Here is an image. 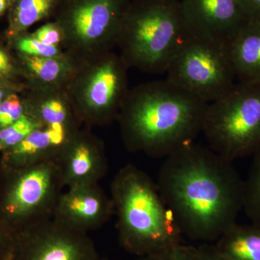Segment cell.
I'll list each match as a JSON object with an SVG mask.
<instances>
[{
  "instance_id": "2",
  "label": "cell",
  "mask_w": 260,
  "mask_h": 260,
  "mask_svg": "<svg viewBox=\"0 0 260 260\" xmlns=\"http://www.w3.org/2000/svg\"><path fill=\"white\" fill-rule=\"evenodd\" d=\"M208 104L167 79L140 86L126 95L119 114L126 148L167 158L194 143Z\"/></svg>"
},
{
  "instance_id": "22",
  "label": "cell",
  "mask_w": 260,
  "mask_h": 260,
  "mask_svg": "<svg viewBox=\"0 0 260 260\" xmlns=\"http://www.w3.org/2000/svg\"><path fill=\"white\" fill-rule=\"evenodd\" d=\"M25 114L21 101L15 94H10L0 106V129L11 125Z\"/></svg>"
},
{
  "instance_id": "28",
  "label": "cell",
  "mask_w": 260,
  "mask_h": 260,
  "mask_svg": "<svg viewBox=\"0 0 260 260\" xmlns=\"http://www.w3.org/2000/svg\"><path fill=\"white\" fill-rule=\"evenodd\" d=\"M198 260H225L215 245L204 244L198 248Z\"/></svg>"
},
{
  "instance_id": "14",
  "label": "cell",
  "mask_w": 260,
  "mask_h": 260,
  "mask_svg": "<svg viewBox=\"0 0 260 260\" xmlns=\"http://www.w3.org/2000/svg\"><path fill=\"white\" fill-rule=\"evenodd\" d=\"M75 134L72 125L62 124L34 130L19 144L1 153L0 169H20L58 158Z\"/></svg>"
},
{
  "instance_id": "19",
  "label": "cell",
  "mask_w": 260,
  "mask_h": 260,
  "mask_svg": "<svg viewBox=\"0 0 260 260\" xmlns=\"http://www.w3.org/2000/svg\"><path fill=\"white\" fill-rule=\"evenodd\" d=\"M42 126L35 118L26 113L11 125L0 129V153L19 144L34 130Z\"/></svg>"
},
{
  "instance_id": "8",
  "label": "cell",
  "mask_w": 260,
  "mask_h": 260,
  "mask_svg": "<svg viewBox=\"0 0 260 260\" xmlns=\"http://www.w3.org/2000/svg\"><path fill=\"white\" fill-rule=\"evenodd\" d=\"M88 233L52 218L15 236L10 260H99Z\"/></svg>"
},
{
  "instance_id": "7",
  "label": "cell",
  "mask_w": 260,
  "mask_h": 260,
  "mask_svg": "<svg viewBox=\"0 0 260 260\" xmlns=\"http://www.w3.org/2000/svg\"><path fill=\"white\" fill-rule=\"evenodd\" d=\"M167 73L169 81L207 104L225 95L237 80L227 45L191 36Z\"/></svg>"
},
{
  "instance_id": "4",
  "label": "cell",
  "mask_w": 260,
  "mask_h": 260,
  "mask_svg": "<svg viewBox=\"0 0 260 260\" xmlns=\"http://www.w3.org/2000/svg\"><path fill=\"white\" fill-rule=\"evenodd\" d=\"M190 37L179 0H142L126 10L118 42L126 64L160 73Z\"/></svg>"
},
{
  "instance_id": "27",
  "label": "cell",
  "mask_w": 260,
  "mask_h": 260,
  "mask_svg": "<svg viewBox=\"0 0 260 260\" xmlns=\"http://www.w3.org/2000/svg\"><path fill=\"white\" fill-rule=\"evenodd\" d=\"M249 20L260 21V0H239Z\"/></svg>"
},
{
  "instance_id": "25",
  "label": "cell",
  "mask_w": 260,
  "mask_h": 260,
  "mask_svg": "<svg viewBox=\"0 0 260 260\" xmlns=\"http://www.w3.org/2000/svg\"><path fill=\"white\" fill-rule=\"evenodd\" d=\"M32 37L43 44L55 47L61 41L59 30L52 25H44L34 32Z\"/></svg>"
},
{
  "instance_id": "29",
  "label": "cell",
  "mask_w": 260,
  "mask_h": 260,
  "mask_svg": "<svg viewBox=\"0 0 260 260\" xmlns=\"http://www.w3.org/2000/svg\"><path fill=\"white\" fill-rule=\"evenodd\" d=\"M13 65L10 56L0 48V78L8 76L13 71Z\"/></svg>"
},
{
  "instance_id": "1",
  "label": "cell",
  "mask_w": 260,
  "mask_h": 260,
  "mask_svg": "<svg viewBox=\"0 0 260 260\" xmlns=\"http://www.w3.org/2000/svg\"><path fill=\"white\" fill-rule=\"evenodd\" d=\"M243 185L232 161L194 142L165 158L157 182L182 234L201 242L218 240L237 223Z\"/></svg>"
},
{
  "instance_id": "17",
  "label": "cell",
  "mask_w": 260,
  "mask_h": 260,
  "mask_svg": "<svg viewBox=\"0 0 260 260\" xmlns=\"http://www.w3.org/2000/svg\"><path fill=\"white\" fill-rule=\"evenodd\" d=\"M252 157L250 170L243 185V210L251 223L260 225V150Z\"/></svg>"
},
{
  "instance_id": "16",
  "label": "cell",
  "mask_w": 260,
  "mask_h": 260,
  "mask_svg": "<svg viewBox=\"0 0 260 260\" xmlns=\"http://www.w3.org/2000/svg\"><path fill=\"white\" fill-rule=\"evenodd\" d=\"M215 246L225 260H260V225L236 223L220 236Z\"/></svg>"
},
{
  "instance_id": "18",
  "label": "cell",
  "mask_w": 260,
  "mask_h": 260,
  "mask_svg": "<svg viewBox=\"0 0 260 260\" xmlns=\"http://www.w3.org/2000/svg\"><path fill=\"white\" fill-rule=\"evenodd\" d=\"M53 0H19L13 15L12 29L21 31L40 20L47 14Z\"/></svg>"
},
{
  "instance_id": "3",
  "label": "cell",
  "mask_w": 260,
  "mask_h": 260,
  "mask_svg": "<svg viewBox=\"0 0 260 260\" xmlns=\"http://www.w3.org/2000/svg\"><path fill=\"white\" fill-rule=\"evenodd\" d=\"M121 245L139 256L155 258L181 244L180 228L157 184L139 168L128 164L111 184Z\"/></svg>"
},
{
  "instance_id": "15",
  "label": "cell",
  "mask_w": 260,
  "mask_h": 260,
  "mask_svg": "<svg viewBox=\"0 0 260 260\" xmlns=\"http://www.w3.org/2000/svg\"><path fill=\"white\" fill-rule=\"evenodd\" d=\"M227 46L237 81L260 83V21L248 20Z\"/></svg>"
},
{
  "instance_id": "31",
  "label": "cell",
  "mask_w": 260,
  "mask_h": 260,
  "mask_svg": "<svg viewBox=\"0 0 260 260\" xmlns=\"http://www.w3.org/2000/svg\"><path fill=\"white\" fill-rule=\"evenodd\" d=\"M7 0H0V15L3 14L4 13L5 9H6Z\"/></svg>"
},
{
  "instance_id": "9",
  "label": "cell",
  "mask_w": 260,
  "mask_h": 260,
  "mask_svg": "<svg viewBox=\"0 0 260 260\" xmlns=\"http://www.w3.org/2000/svg\"><path fill=\"white\" fill-rule=\"evenodd\" d=\"M191 37L228 45L247 18L239 0H179Z\"/></svg>"
},
{
  "instance_id": "21",
  "label": "cell",
  "mask_w": 260,
  "mask_h": 260,
  "mask_svg": "<svg viewBox=\"0 0 260 260\" xmlns=\"http://www.w3.org/2000/svg\"><path fill=\"white\" fill-rule=\"evenodd\" d=\"M25 63L32 74L45 82L57 80L64 70L61 62L54 57L27 56Z\"/></svg>"
},
{
  "instance_id": "6",
  "label": "cell",
  "mask_w": 260,
  "mask_h": 260,
  "mask_svg": "<svg viewBox=\"0 0 260 260\" xmlns=\"http://www.w3.org/2000/svg\"><path fill=\"white\" fill-rule=\"evenodd\" d=\"M202 133L208 148L228 160L260 150V83L237 81L207 106Z\"/></svg>"
},
{
  "instance_id": "5",
  "label": "cell",
  "mask_w": 260,
  "mask_h": 260,
  "mask_svg": "<svg viewBox=\"0 0 260 260\" xmlns=\"http://www.w3.org/2000/svg\"><path fill=\"white\" fill-rule=\"evenodd\" d=\"M64 188L58 158L0 169V221L15 236L51 220Z\"/></svg>"
},
{
  "instance_id": "10",
  "label": "cell",
  "mask_w": 260,
  "mask_h": 260,
  "mask_svg": "<svg viewBox=\"0 0 260 260\" xmlns=\"http://www.w3.org/2000/svg\"><path fill=\"white\" fill-rule=\"evenodd\" d=\"M114 214L112 199L99 184L68 188L56 205L54 219L84 233L103 226Z\"/></svg>"
},
{
  "instance_id": "24",
  "label": "cell",
  "mask_w": 260,
  "mask_h": 260,
  "mask_svg": "<svg viewBox=\"0 0 260 260\" xmlns=\"http://www.w3.org/2000/svg\"><path fill=\"white\" fill-rule=\"evenodd\" d=\"M154 259L155 260H198V248L179 244L161 253L160 255Z\"/></svg>"
},
{
  "instance_id": "11",
  "label": "cell",
  "mask_w": 260,
  "mask_h": 260,
  "mask_svg": "<svg viewBox=\"0 0 260 260\" xmlns=\"http://www.w3.org/2000/svg\"><path fill=\"white\" fill-rule=\"evenodd\" d=\"M124 59L111 56L93 73L85 90L83 112L90 121L105 122L117 116L126 95Z\"/></svg>"
},
{
  "instance_id": "33",
  "label": "cell",
  "mask_w": 260,
  "mask_h": 260,
  "mask_svg": "<svg viewBox=\"0 0 260 260\" xmlns=\"http://www.w3.org/2000/svg\"><path fill=\"white\" fill-rule=\"evenodd\" d=\"M99 260H105V259H99Z\"/></svg>"
},
{
  "instance_id": "30",
  "label": "cell",
  "mask_w": 260,
  "mask_h": 260,
  "mask_svg": "<svg viewBox=\"0 0 260 260\" xmlns=\"http://www.w3.org/2000/svg\"><path fill=\"white\" fill-rule=\"evenodd\" d=\"M8 95H7L6 91H5L4 89L0 88V106L2 105V104H3L5 99L8 98Z\"/></svg>"
},
{
  "instance_id": "23",
  "label": "cell",
  "mask_w": 260,
  "mask_h": 260,
  "mask_svg": "<svg viewBox=\"0 0 260 260\" xmlns=\"http://www.w3.org/2000/svg\"><path fill=\"white\" fill-rule=\"evenodd\" d=\"M18 50L28 56L54 57L59 53L55 46L43 44L34 37L22 38L17 43Z\"/></svg>"
},
{
  "instance_id": "13",
  "label": "cell",
  "mask_w": 260,
  "mask_h": 260,
  "mask_svg": "<svg viewBox=\"0 0 260 260\" xmlns=\"http://www.w3.org/2000/svg\"><path fill=\"white\" fill-rule=\"evenodd\" d=\"M64 187L99 184L108 161L104 148L88 135L75 133L58 158Z\"/></svg>"
},
{
  "instance_id": "20",
  "label": "cell",
  "mask_w": 260,
  "mask_h": 260,
  "mask_svg": "<svg viewBox=\"0 0 260 260\" xmlns=\"http://www.w3.org/2000/svg\"><path fill=\"white\" fill-rule=\"evenodd\" d=\"M35 118L43 126L62 124L72 125L71 116L68 108L59 99H49L36 110L27 113Z\"/></svg>"
},
{
  "instance_id": "26",
  "label": "cell",
  "mask_w": 260,
  "mask_h": 260,
  "mask_svg": "<svg viewBox=\"0 0 260 260\" xmlns=\"http://www.w3.org/2000/svg\"><path fill=\"white\" fill-rule=\"evenodd\" d=\"M15 236L0 221V260H10Z\"/></svg>"
},
{
  "instance_id": "32",
  "label": "cell",
  "mask_w": 260,
  "mask_h": 260,
  "mask_svg": "<svg viewBox=\"0 0 260 260\" xmlns=\"http://www.w3.org/2000/svg\"><path fill=\"white\" fill-rule=\"evenodd\" d=\"M138 260H155V259L153 257H150V256H140Z\"/></svg>"
},
{
  "instance_id": "12",
  "label": "cell",
  "mask_w": 260,
  "mask_h": 260,
  "mask_svg": "<svg viewBox=\"0 0 260 260\" xmlns=\"http://www.w3.org/2000/svg\"><path fill=\"white\" fill-rule=\"evenodd\" d=\"M126 11L124 0H86L72 15L75 40L85 46L118 41Z\"/></svg>"
}]
</instances>
